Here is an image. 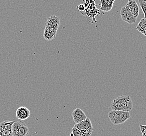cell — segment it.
<instances>
[{
  "instance_id": "e0dca14e",
  "label": "cell",
  "mask_w": 146,
  "mask_h": 136,
  "mask_svg": "<svg viewBox=\"0 0 146 136\" xmlns=\"http://www.w3.org/2000/svg\"><path fill=\"white\" fill-rule=\"evenodd\" d=\"M139 127L142 136H146V125L140 124Z\"/></svg>"
},
{
  "instance_id": "3957f363",
  "label": "cell",
  "mask_w": 146,
  "mask_h": 136,
  "mask_svg": "<svg viewBox=\"0 0 146 136\" xmlns=\"http://www.w3.org/2000/svg\"><path fill=\"white\" fill-rule=\"evenodd\" d=\"M12 131L13 136H27L29 133V128L23 121H15Z\"/></svg>"
},
{
  "instance_id": "52a82bcc",
  "label": "cell",
  "mask_w": 146,
  "mask_h": 136,
  "mask_svg": "<svg viewBox=\"0 0 146 136\" xmlns=\"http://www.w3.org/2000/svg\"><path fill=\"white\" fill-rule=\"evenodd\" d=\"M72 116L75 124H77L88 118L85 112L79 108H77L73 110L72 112Z\"/></svg>"
},
{
  "instance_id": "7a4b0ae2",
  "label": "cell",
  "mask_w": 146,
  "mask_h": 136,
  "mask_svg": "<svg viewBox=\"0 0 146 136\" xmlns=\"http://www.w3.org/2000/svg\"><path fill=\"white\" fill-rule=\"evenodd\" d=\"M108 117L114 125L122 124L131 118L129 112L112 110L108 113Z\"/></svg>"
},
{
  "instance_id": "2e32d148",
  "label": "cell",
  "mask_w": 146,
  "mask_h": 136,
  "mask_svg": "<svg viewBox=\"0 0 146 136\" xmlns=\"http://www.w3.org/2000/svg\"><path fill=\"white\" fill-rule=\"evenodd\" d=\"M138 2L143 12L144 18H146V0H138Z\"/></svg>"
},
{
  "instance_id": "8992f818",
  "label": "cell",
  "mask_w": 146,
  "mask_h": 136,
  "mask_svg": "<svg viewBox=\"0 0 146 136\" xmlns=\"http://www.w3.org/2000/svg\"><path fill=\"white\" fill-rule=\"evenodd\" d=\"M31 112L30 110L23 106L19 107L16 112V117L21 121L26 120L29 118Z\"/></svg>"
},
{
  "instance_id": "4fadbf2b",
  "label": "cell",
  "mask_w": 146,
  "mask_h": 136,
  "mask_svg": "<svg viewBox=\"0 0 146 136\" xmlns=\"http://www.w3.org/2000/svg\"><path fill=\"white\" fill-rule=\"evenodd\" d=\"M71 133H72L73 136H91L92 135V133H85L75 127L72 128Z\"/></svg>"
},
{
  "instance_id": "9c48e42d",
  "label": "cell",
  "mask_w": 146,
  "mask_h": 136,
  "mask_svg": "<svg viewBox=\"0 0 146 136\" xmlns=\"http://www.w3.org/2000/svg\"><path fill=\"white\" fill-rule=\"evenodd\" d=\"M100 9L104 12H109L113 7L115 0H100Z\"/></svg>"
},
{
  "instance_id": "5bb4252c",
  "label": "cell",
  "mask_w": 146,
  "mask_h": 136,
  "mask_svg": "<svg viewBox=\"0 0 146 136\" xmlns=\"http://www.w3.org/2000/svg\"><path fill=\"white\" fill-rule=\"evenodd\" d=\"M56 35L47 30H44V37L47 41H50L55 38Z\"/></svg>"
},
{
  "instance_id": "6da1fadb",
  "label": "cell",
  "mask_w": 146,
  "mask_h": 136,
  "mask_svg": "<svg viewBox=\"0 0 146 136\" xmlns=\"http://www.w3.org/2000/svg\"><path fill=\"white\" fill-rule=\"evenodd\" d=\"M133 104L129 96L122 95L112 101L111 107L112 110L130 112L133 109Z\"/></svg>"
},
{
  "instance_id": "7c38bea8",
  "label": "cell",
  "mask_w": 146,
  "mask_h": 136,
  "mask_svg": "<svg viewBox=\"0 0 146 136\" xmlns=\"http://www.w3.org/2000/svg\"><path fill=\"white\" fill-rule=\"evenodd\" d=\"M15 123V121H5L2 122L0 124V126L6 130L12 131L13 125Z\"/></svg>"
},
{
  "instance_id": "9a60e30c",
  "label": "cell",
  "mask_w": 146,
  "mask_h": 136,
  "mask_svg": "<svg viewBox=\"0 0 146 136\" xmlns=\"http://www.w3.org/2000/svg\"><path fill=\"white\" fill-rule=\"evenodd\" d=\"M0 136H13L12 131L6 130L0 126Z\"/></svg>"
},
{
  "instance_id": "d6986e66",
  "label": "cell",
  "mask_w": 146,
  "mask_h": 136,
  "mask_svg": "<svg viewBox=\"0 0 146 136\" xmlns=\"http://www.w3.org/2000/svg\"></svg>"
},
{
  "instance_id": "8fae6325",
  "label": "cell",
  "mask_w": 146,
  "mask_h": 136,
  "mask_svg": "<svg viewBox=\"0 0 146 136\" xmlns=\"http://www.w3.org/2000/svg\"><path fill=\"white\" fill-rule=\"evenodd\" d=\"M136 30L146 37V18H143L141 19L139 23L136 27Z\"/></svg>"
},
{
  "instance_id": "30bf717a",
  "label": "cell",
  "mask_w": 146,
  "mask_h": 136,
  "mask_svg": "<svg viewBox=\"0 0 146 136\" xmlns=\"http://www.w3.org/2000/svg\"><path fill=\"white\" fill-rule=\"evenodd\" d=\"M60 24V20L58 17L53 15L48 18L45 23V26L58 27Z\"/></svg>"
},
{
  "instance_id": "5b68a950",
  "label": "cell",
  "mask_w": 146,
  "mask_h": 136,
  "mask_svg": "<svg viewBox=\"0 0 146 136\" xmlns=\"http://www.w3.org/2000/svg\"><path fill=\"white\" fill-rule=\"evenodd\" d=\"M74 127L85 133H92L94 130L92 122L88 118H87L77 124H75Z\"/></svg>"
},
{
  "instance_id": "ba28073f",
  "label": "cell",
  "mask_w": 146,
  "mask_h": 136,
  "mask_svg": "<svg viewBox=\"0 0 146 136\" xmlns=\"http://www.w3.org/2000/svg\"><path fill=\"white\" fill-rule=\"evenodd\" d=\"M126 6L129 9L135 18H137L138 17L139 14V7L135 0H129Z\"/></svg>"
},
{
  "instance_id": "277c9868",
  "label": "cell",
  "mask_w": 146,
  "mask_h": 136,
  "mask_svg": "<svg viewBox=\"0 0 146 136\" xmlns=\"http://www.w3.org/2000/svg\"><path fill=\"white\" fill-rule=\"evenodd\" d=\"M120 15L122 20L128 24L131 25L136 23V18L133 16L126 5L122 7L120 11Z\"/></svg>"
},
{
  "instance_id": "ac0fdd59",
  "label": "cell",
  "mask_w": 146,
  "mask_h": 136,
  "mask_svg": "<svg viewBox=\"0 0 146 136\" xmlns=\"http://www.w3.org/2000/svg\"><path fill=\"white\" fill-rule=\"evenodd\" d=\"M78 9H79V11H80V12H83L84 11L85 9V6L83 4H80V5H79L78 6Z\"/></svg>"
}]
</instances>
